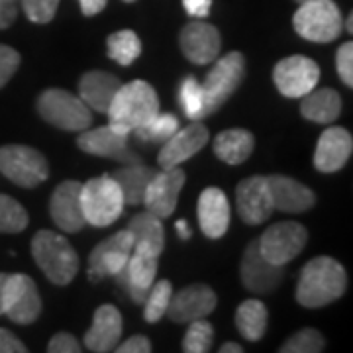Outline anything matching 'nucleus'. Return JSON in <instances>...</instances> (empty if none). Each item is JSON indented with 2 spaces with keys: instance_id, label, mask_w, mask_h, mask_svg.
Masks as SVG:
<instances>
[{
  "instance_id": "2eb2a0df",
  "label": "nucleus",
  "mask_w": 353,
  "mask_h": 353,
  "mask_svg": "<svg viewBox=\"0 0 353 353\" xmlns=\"http://www.w3.org/2000/svg\"><path fill=\"white\" fill-rule=\"evenodd\" d=\"M216 292L208 285L194 283L185 289H181L171 296L167 316L175 324H189L192 320H201L212 314L216 308Z\"/></svg>"
},
{
  "instance_id": "39448f33",
  "label": "nucleus",
  "mask_w": 353,
  "mask_h": 353,
  "mask_svg": "<svg viewBox=\"0 0 353 353\" xmlns=\"http://www.w3.org/2000/svg\"><path fill=\"white\" fill-rule=\"evenodd\" d=\"M301 38L314 43H330L343 32V16L334 0H306L292 16Z\"/></svg>"
},
{
  "instance_id": "dca6fc26",
  "label": "nucleus",
  "mask_w": 353,
  "mask_h": 353,
  "mask_svg": "<svg viewBox=\"0 0 353 353\" xmlns=\"http://www.w3.org/2000/svg\"><path fill=\"white\" fill-rule=\"evenodd\" d=\"M240 275L243 287L255 294H271L283 281V267L269 263L259 252V243L253 240L241 259Z\"/></svg>"
},
{
  "instance_id": "f8f14e48",
  "label": "nucleus",
  "mask_w": 353,
  "mask_h": 353,
  "mask_svg": "<svg viewBox=\"0 0 353 353\" xmlns=\"http://www.w3.org/2000/svg\"><path fill=\"white\" fill-rule=\"evenodd\" d=\"M132 245L134 240L128 230L116 232L108 240L101 241L88 255V279L92 283H101L102 279L114 277L128 265Z\"/></svg>"
},
{
  "instance_id": "6ab92c4d",
  "label": "nucleus",
  "mask_w": 353,
  "mask_h": 353,
  "mask_svg": "<svg viewBox=\"0 0 353 353\" xmlns=\"http://www.w3.org/2000/svg\"><path fill=\"white\" fill-rule=\"evenodd\" d=\"M128 134L118 132L110 124L94 130H85L79 139L77 145L81 152L94 155V157H108V159H118L126 163H136V155L128 150Z\"/></svg>"
},
{
  "instance_id": "7c9ffc66",
  "label": "nucleus",
  "mask_w": 353,
  "mask_h": 353,
  "mask_svg": "<svg viewBox=\"0 0 353 353\" xmlns=\"http://www.w3.org/2000/svg\"><path fill=\"white\" fill-rule=\"evenodd\" d=\"M269 312L267 306L257 299L243 301L236 312V326L248 341H259L267 332Z\"/></svg>"
},
{
  "instance_id": "603ef678",
  "label": "nucleus",
  "mask_w": 353,
  "mask_h": 353,
  "mask_svg": "<svg viewBox=\"0 0 353 353\" xmlns=\"http://www.w3.org/2000/svg\"><path fill=\"white\" fill-rule=\"evenodd\" d=\"M353 14L347 16V22H345V30H347V34H353Z\"/></svg>"
},
{
  "instance_id": "8fccbe9b",
  "label": "nucleus",
  "mask_w": 353,
  "mask_h": 353,
  "mask_svg": "<svg viewBox=\"0 0 353 353\" xmlns=\"http://www.w3.org/2000/svg\"><path fill=\"white\" fill-rule=\"evenodd\" d=\"M243 352V347L238 345V343H234V341H228L224 345H220V353H241Z\"/></svg>"
},
{
  "instance_id": "4be33fe9",
  "label": "nucleus",
  "mask_w": 353,
  "mask_h": 353,
  "mask_svg": "<svg viewBox=\"0 0 353 353\" xmlns=\"http://www.w3.org/2000/svg\"><path fill=\"white\" fill-rule=\"evenodd\" d=\"M353 152V138L345 128L332 126L322 132L314 152V167L320 173H336L345 167Z\"/></svg>"
},
{
  "instance_id": "f257e3e1",
  "label": "nucleus",
  "mask_w": 353,
  "mask_h": 353,
  "mask_svg": "<svg viewBox=\"0 0 353 353\" xmlns=\"http://www.w3.org/2000/svg\"><path fill=\"white\" fill-rule=\"evenodd\" d=\"M347 289V275L334 257H314L304 265L296 283V303L304 308H322L336 303Z\"/></svg>"
},
{
  "instance_id": "1a4fd4ad",
  "label": "nucleus",
  "mask_w": 353,
  "mask_h": 353,
  "mask_svg": "<svg viewBox=\"0 0 353 353\" xmlns=\"http://www.w3.org/2000/svg\"><path fill=\"white\" fill-rule=\"evenodd\" d=\"M41 314V299L34 279L24 273L6 275L2 290V316H8L14 324H34Z\"/></svg>"
},
{
  "instance_id": "ddd939ff",
  "label": "nucleus",
  "mask_w": 353,
  "mask_h": 353,
  "mask_svg": "<svg viewBox=\"0 0 353 353\" xmlns=\"http://www.w3.org/2000/svg\"><path fill=\"white\" fill-rule=\"evenodd\" d=\"M185 181H187V175L179 167H169L161 173H155L145 189L141 204H145L148 212H152L161 220L173 216L176 210L179 194L185 187Z\"/></svg>"
},
{
  "instance_id": "9d476101",
  "label": "nucleus",
  "mask_w": 353,
  "mask_h": 353,
  "mask_svg": "<svg viewBox=\"0 0 353 353\" xmlns=\"http://www.w3.org/2000/svg\"><path fill=\"white\" fill-rule=\"evenodd\" d=\"M308 241V230L299 222H279L265 230L257 240L259 252L269 263L287 265L303 252Z\"/></svg>"
},
{
  "instance_id": "9b49d317",
  "label": "nucleus",
  "mask_w": 353,
  "mask_h": 353,
  "mask_svg": "<svg viewBox=\"0 0 353 353\" xmlns=\"http://www.w3.org/2000/svg\"><path fill=\"white\" fill-rule=\"evenodd\" d=\"M277 90L287 99H303L320 81V67L310 57L292 55L281 59L273 69Z\"/></svg>"
},
{
  "instance_id": "72a5a7b5",
  "label": "nucleus",
  "mask_w": 353,
  "mask_h": 353,
  "mask_svg": "<svg viewBox=\"0 0 353 353\" xmlns=\"http://www.w3.org/2000/svg\"><path fill=\"white\" fill-rule=\"evenodd\" d=\"M173 296V287L167 279L161 281H153V285L148 290V296H145V308H143V316H145V322L150 324H157L165 314H167V308H169V301Z\"/></svg>"
},
{
  "instance_id": "5fc2aeb1",
  "label": "nucleus",
  "mask_w": 353,
  "mask_h": 353,
  "mask_svg": "<svg viewBox=\"0 0 353 353\" xmlns=\"http://www.w3.org/2000/svg\"><path fill=\"white\" fill-rule=\"evenodd\" d=\"M124 2H136V0H124Z\"/></svg>"
},
{
  "instance_id": "20e7f679",
  "label": "nucleus",
  "mask_w": 353,
  "mask_h": 353,
  "mask_svg": "<svg viewBox=\"0 0 353 353\" xmlns=\"http://www.w3.org/2000/svg\"><path fill=\"white\" fill-rule=\"evenodd\" d=\"M81 206L87 224L106 228L114 224L124 212V196L112 176L101 175L81 187Z\"/></svg>"
},
{
  "instance_id": "ea45409f",
  "label": "nucleus",
  "mask_w": 353,
  "mask_h": 353,
  "mask_svg": "<svg viewBox=\"0 0 353 353\" xmlns=\"http://www.w3.org/2000/svg\"><path fill=\"white\" fill-rule=\"evenodd\" d=\"M18 67H20V53L10 46L0 43V88L12 79Z\"/></svg>"
},
{
  "instance_id": "c9c22d12",
  "label": "nucleus",
  "mask_w": 353,
  "mask_h": 353,
  "mask_svg": "<svg viewBox=\"0 0 353 353\" xmlns=\"http://www.w3.org/2000/svg\"><path fill=\"white\" fill-rule=\"evenodd\" d=\"M28 226V212L18 201L0 194V234H18Z\"/></svg>"
},
{
  "instance_id": "6e6552de",
  "label": "nucleus",
  "mask_w": 353,
  "mask_h": 353,
  "mask_svg": "<svg viewBox=\"0 0 353 353\" xmlns=\"http://www.w3.org/2000/svg\"><path fill=\"white\" fill-rule=\"evenodd\" d=\"M245 77V57L240 51H230L210 69L202 85L206 99V116L220 110L226 101L238 90Z\"/></svg>"
},
{
  "instance_id": "4468645a",
  "label": "nucleus",
  "mask_w": 353,
  "mask_h": 353,
  "mask_svg": "<svg viewBox=\"0 0 353 353\" xmlns=\"http://www.w3.org/2000/svg\"><path fill=\"white\" fill-rule=\"evenodd\" d=\"M236 206L238 214L248 226H259L269 220L275 206L267 176L255 175L243 179L236 189Z\"/></svg>"
},
{
  "instance_id": "393cba45",
  "label": "nucleus",
  "mask_w": 353,
  "mask_h": 353,
  "mask_svg": "<svg viewBox=\"0 0 353 353\" xmlns=\"http://www.w3.org/2000/svg\"><path fill=\"white\" fill-rule=\"evenodd\" d=\"M122 336V314L112 304H102L92 316V326L85 334V345L88 352H114Z\"/></svg>"
},
{
  "instance_id": "412c9836",
  "label": "nucleus",
  "mask_w": 353,
  "mask_h": 353,
  "mask_svg": "<svg viewBox=\"0 0 353 353\" xmlns=\"http://www.w3.org/2000/svg\"><path fill=\"white\" fill-rule=\"evenodd\" d=\"M208 130L202 126L201 122H192L190 126L176 130L171 138L163 141V148L159 152L157 163L161 169L179 167L183 161L190 159L192 155L201 152L208 143Z\"/></svg>"
},
{
  "instance_id": "bb28decb",
  "label": "nucleus",
  "mask_w": 353,
  "mask_h": 353,
  "mask_svg": "<svg viewBox=\"0 0 353 353\" xmlns=\"http://www.w3.org/2000/svg\"><path fill=\"white\" fill-rule=\"evenodd\" d=\"M132 234V253L141 255H153L159 257L165 248V230L161 224V218H157L152 212H141L136 214L126 228Z\"/></svg>"
},
{
  "instance_id": "5701e85b",
  "label": "nucleus",
  "mask_w": 353,
  "mask_h": 353,
  "mask_svg": "<svg viewBox=\"0 0 353 353\" xmlns=\"http://www.w3.org/2000/svg\"><path fill=\"white\" fill-rule=\"evenodd\" d=\"M196 214H199V226L202 234L210 240H220L230 226V202L224 190H220L218 187H208L202 190Z\"/></svg>"
},
{
  "instance_id": "aec40b11",
  "label": "nucleus",
  "mask_w": 353,
  "mask_h": 353,
  "mask_svg": "<svg viewBox=\"0 0 353 353\" xmlns=\"http://www.w3.org/2000/svg\"><path fill=\"white\" fill-rule=\"evenodd\" d=\"M159 267V257L153 255H141V253H132L128 259L126 267H122L114 279L118 285L126 290V294L136 304H141L148 296V290L155 281Z\"/></svg>"
},
{
  "instance_id": "09e8293b",
  "label": "nucleus",
  "mask_w": 353,
  "mask_h": 353,
  "mask_svg": "<svg viewBox=\"0 0 353 353\" xmlns=\"http://www.w3.org/2000/svg\"><path fill=\"white\" fill-rule=\"evenodd\" d=\"M175 228H176V234H179V238H181V240H185V241L190 240V236H192V230H190L189 222H187V220H176Z\"/></svg>"
},
{
  "instance_id": "a211bd4d",
  "label": "nucleus",
  "mask_w": 353,
  "mask_h": 353,
  "mask_svg": "<svg viewBox=\"0 0 353 353\" xmlns=\"http://www.w3.org/2000/svg\"><path fill=\"white\" fill-rule=\"evenodd\" d=\"M181 51L194 65H206L216 61L222 48L220 32L212 24L206 22H190L181 30Z\"/></svg>"
},
{
  "instance_id": "7ed1b4c3",
  "label": "nucleus",
  "mask_w": 353,
  "mask_h": 353,
  "mask_svg": "<svg viewBox=\"0 0 353 353\" xmlns=\"http://www.w3.org/2000/svg\"><path fill=\"white\" fill-rule=\"evenodd\" d=\"M32 255L53 285L67 287L79 273V255L69 240L51 230H39L32 240Z\"/></svg>"
},
{
  "instance_id": "864d4df0",
  "label": "nucleus",
  "mask_w": 353,
  "mask_h": 353,
  "mask_svg": "<svg viewBox=\"0 0 353 353\" xmlns=\"http://www.w3.org/2000/svg\"><path fill=\"white\" fill-rule=\"evenodd\" d=\"M296 2H299V4H303V2H306V0H296Z\"/></svg>"
},
{
  "instance_id": "2f4dec72",
  "label": "nucleus",
  "mask_w": 353,
  "mask_h": 353,
  "mask_svg": "<svg viewBox=\"0 0 353 353\" xmlns=\"http://www.w3.org/2000/svg\"><path fill=\"white\" fill-rule=\"evenodd\" d=\"M108 57L118 65H132L141 55V41L132 30H118L106 39Z\"/></svg>"
},
{
  "instance_id": "a878e982",
  "label": "nucleus",
  "mask_w": 353,
  "mask_h": 353,
  "mask_svg": "<svg viewBox=\"0 0 353 353\" xmlns=\"http://www.w3.org/2000/svg\"><path fill=\"white\" fill-rule=\"evenodd\" d=\"M122 81L106 71H88L79 79V97L90 110L106 114L112 104Z\"/></svg>"
},
{
  "instance_id": "58836bf2",
  "label": "nucleus",
  "mask_w": 353,
  "mask_h": 353,
  "mask_svg": "<svg viewBox=\"0 0 353 353\" xmlns=\"http://www.w3.org/2000/svg\"><path fill=\"white\" fill-rule=\"evenodd\" d=\"M22 8L30 22L36 24H48L55 18L59 0H20Z\"/></svg>"
},
{
  "instance_id": "49530a36",
  "label": "nucleus",
  "mask_w": 353,
  "mask_h": 353,
  "mask_svg": "<svg viewBox=\"0 0 353 353\" xmlns=\"http://www.w3.org/2000/svg\"><path fill=\"white\" fill-rule=\"evenodd\" d=\"M183 6L192 18H206L212 8V0H183Z\"/></svg>"
},
{
  "instance_id": "423d86ee",
  "label": "nucleus",
  "mask_w": 353,
  "mask_h": 353,
  "mask_svg": "<svg viewBox=\"0 0 353 353\" xmlns=\"http://www.w3.org/2000/svg\"><path fill=\"white\" fill-rule=\"evenodd\" d=\"M39 116L51 126L65 132H83L92 124V110L81 97L63 88H48L38 99Z\"/></svg>"
},
{
  "instance_id": "79ce46f5",
  "label": "nucleus",
  "mask_w": 353,
  "mask_h": 353,
  "mask_svg": "<svg viewBox=\"0 0 353 353\" xmlns=\"http://www.w3.org/2000/svg\"><path fill=\"white\" fill-rule=\"evenodd\" d=\"M48 352L50 353H81V345L73 334L69 332H59L55 334L51 341L48 343Z\"/></svg>"
},
{
  "instance_id": "a18cd8bd",
  "label": "nucleus",
  "mask_w": 353,
  "mask_h": 353,
  "mask_svg": "<svg viewBox=\"0 0 353 353\" xmlns=\"http://www.w3.org/2000/svg\"><path fill=\"white\" fill-rule=\"evenodd\" d=\"M26 347L22 340H18L12 332L6 328H0V353H26Z\"/></svg>"
},
{
  "instance_id": "473e14b6",
  "label": "nucleus",
  "mask_w": 353,
  "mask_h": 353,
  "mask_svg": "<svg viewBox=\"0 0 353 353\" xmlns=\"http://www.w3.org/2000/svg\"><path fill=\"white\" fill-rule=\"evenodd\" d=\"M179 102L181 108L185 110L187 118L192 122H201L202 118H206V99H204V90L202 85L189 75L179 87Z\"/></svg>"
},
{
  "instance_id": "4c0bfd02",
  "label": "nucleus",
  "mask_w": 353,
  "mask_h": 353,
  "mask_svg": "<svg viewBox=\"0 0 353 353\" xmlns=\"http://www.w3.org/2000/svg\"><path fill=\"white\" fill-rule=\"evenodd\" d=\"M326 340L324 336L314 328L299 330L296 334H292L289 340L285 341L279 352L281 353H318L324 352Z\"/></svg>"
},
{
  "instance_id": "a19ab883",
  "label": "nucleus",
  "mask_w": 353,
  "mask_h": 353,
  "mask_svg": "<svg viewBox=\"0 0 353 353\" xmlns=\"http://www.w3.org/2000/svg\"><path fill=\"white\" fill-rule=\"evenodd\" d=\"M336 69L345 87H353V43L345 41L336 53Z\"/></svg>"
},
{
  "instance_id": "f03ea898",
  "label": "nucleus",
  "mask_w": 353,
  "mask_h": 353,
  "mask_svg": "<svg viewBox=\"0 0 353 353\" xmlns=\"http://www.w3.org/2000/svg\"><path fill=\"white\" fill-rule=\"evenodd\" d=\"M106 114L110 126L130 136L136 128L145 126L159 114L157 92L145 81H132L120 87Z\"/></svg>"
},
{
  "instance_id": "c756f323",
  "label": "nucleus",
  "mask_w": 353,
  "mask_h": 353,
  "mask_svg": "<svg viewBox=\"0 0 353 353\" xmlns=\"http://www.w3.org/2000/svg\"><path fill=\"white\" fill-rule=\"evenodd\" d=\"M255 148V138L252 132L243 128L224 130L214 139V153L218 159L228 165L243 163Z\"/></svg>"
},
{
  "instance_id": "37998d69",
  "label": "nucleus",
  "mask_w": 353,
  "mask_h": 353,
  "mask_svg": "<svg viewBox=\"0 0 353 353\" xmlns=\"http://www.w3.org/2000/svg\"><path fill=\"white\" fill-rule=\"evenodd\" d=\"M114 352L118 353H150L152 352V341L145 336H132L122 345H116Z\"/></svg>"
},
{
  "instance_id": "f3484780",
  "label": "nucleus",
  "mask_w": 353,
  "mask_h": 353,
  "mask_svg": "<svg viewBox=\"0 0 353 353\" xmlns=\"http://www.w3.org/2000/svg\"><path fill=\"white\" fill-rule=\"evenodd\" d=\"M81 183L77 181H63L57 185L50 201V214L55 226L65 234L81 232L87 220L81 206Z\"/></svg>"
},
{
  "instance_id": "3c124183",
  "label": "nucleus",
  "mask_w": 353,
  "mask_h": 353,
  "mask_svg": "<svg viewBox=\"0 0 353 353\" xmlns=\"http://www.w3.org/2000/svg\"><path fill=\"white\" fill-rule=\"evenodd\" d=\"M4 281H6V273H0V316H2V290H4Z\"/></svg>"
},
{
  "instance_id": "de8ad7c7",
  "label": "nucleus",
  "mask_w": 353,
  "mask_h": 353,
  "mask_svg": "<svg viewBox=\"0 0 353 353\" xmlns=\"http://www.w3.org/2000/svg\"><path fill=\"white\" fill-rule=\"evenodd\" d=\"M106 2L108 0H79L81 10H83L85 16H97L99 12H102L104 6H106Z\"/></svg>"
},
{
  "instance_id": "c03bdc74",
  "label": "nucleus",
  "mask_w": 353,
  "mask_h": 353,
  "mask_svg": "<svg viewBox=\"0 0 353 353\" xmlns=\"http://www.w3.org/2000/svg\"><path fill=\"white\" fill-rule=\"evenodd\" d=\"M20 0H0V30H6L16 22Z\"/></svg>"
},
{
  "instance_id": "0eeeda50",
  "label": "nucleus",
  "mask_w": 353,
  "mask_h": 353,
  "mask_svg": "<svg viewBox=\"0 0 353 353\" xmlns=\"http://www.w3.org/2000/svg\"><path fill=\"white\" fill-rule=\"evenodd\" d=\"M0 173L22 189H34L50 176V165L38 150L10 143L0 148Z\"/></svg>"
},
{
  "instance_id": "c85d7f7f",
  "label": "nucleus",
  "mask_w": 353,
  "mask_h": 353,
  "mask_svg": "<svg viewBox=\"0 0 353 353\" xmlns=\"http://www.w3.org/2000/svg\"><path fill=\"white\" fill-rule=\"evenodd\" d=\"M155 173H157L155 169L136 161V163H128L126 167H120V169H116L108 175L118 183V187L122 190V196H124V202L130 204V206H136V204L143 202L145 189H148V185H150V181H152Z\"/></svg>"
},
{
  "instance_id": "f704fd0d",
  "label": "nucleus",
  "mask_w": 353,
  "mask_h": 353,
  "mask_svg": "<svg viewBox=\"0 0 353 353\" xmlns=\"http://www.w3.org/2000/svg\"><path fill=\"white\" fill-rule=\"evenodd\" d=\"M179 130V120L175 114H157L145 126L136 128L132 134H136L139 141L145 143H163Z\"/></svg>"
},
{
  "instance_id": "cd10ccee",
  "label": "nucleus",
  "mask_w": 353,
  "mask_h": 353,
  "mask_svg": "<svg viewBox=\"0 0 353 353\" xmlns=\"http://www.w3.org/2000/svg\"><path fill=\"white\" fill-rule=\"evenodd\" d=\"M341 112V97L334 88H320L304 94L301 114L316 124H332Z\"/></svg>"
},
{
  "instance_id": "b1692460",
  "label": "nucleus",
  "mask_w": 353,
  "mask_h": 353,
  "mask_svg": "<svg viewBox=\"0 0 353 353\" xmlns=\"http://www.w3.org/2000/svg\"><path fill=\"white\" fill-rule=\"evenodd\" d=\"M269 190L275 210L287 212V214H301L314 206L316 194L312 189L299 183L296 179L287 175H271L267 176Z\"/></svg>"
},
{
  "instance_id": "e433bc0d",
  "label": "nucleus",
  "mask_w": 353,
  "mask_h": 353,
  "mask_svg": "<svg viewBox=\"0 0 353 353\" xmlns=\"http://www.w3.org/2000/svg\"><path fill=\"white\" fill-rule=\"evenodd\" d=\"M214 341V328L204 318L189 322V330L183 338V352L185 353H206Z\"/></svg>"
}]
</instances>
